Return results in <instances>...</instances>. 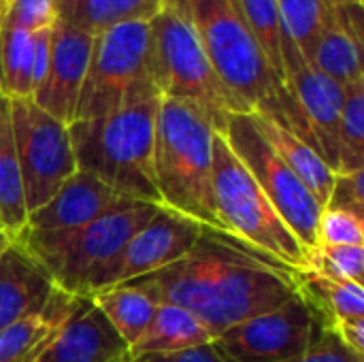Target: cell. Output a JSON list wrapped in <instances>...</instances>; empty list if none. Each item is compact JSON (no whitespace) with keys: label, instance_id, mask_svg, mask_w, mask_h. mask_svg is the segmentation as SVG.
Masks as SVG:
<instances>
[{"label":"cell","instance_id":"obj_10","mask_svg":"<svg viewBox=\"0 0 364 362\" xmlns=\"http://www.w3.org/2000/svg\"><path fill=\"white\" fill-rule=\"evenodd\" d=\"M11 124L30 213L45 205L77 173V160L68 126L41 109L32 98L11 100Z\"/></svg>","mask_w":364,"mask_h":362},{"label":"cell","instance_id":"obj_31","mask_svg":"<svg viewBox=\"0 0 364 362\" xmlns=\"http://www.w3.org/2000/svg\"><path fill=\"white\" fill-rule=\"evenodd\" d=\"M318 245H364V218L324 207L318 220Z\"/></svg>","mask_w":364,"mask_h":362},{"label":"cell","instance_id":"obj_38","mask_svg":"<svg viewBox=\"0 0 364 362\" xmlns=\"http://www.w3.org/2000/svg\"><path fill=\"white\" fill-rule=\"evenodd\" d=\"M11 243H13V239H11L9 235H4V233L0 230V256H2L4 252H6V247H9Z\"/></svg>","mask_w":364,"mask_h":362},{"label":"cell","instance_id":"obj_5","mask_svg":"<svg viewBox=\"0 0 364 362\" xmlns=\"http://www.w3.org/2000/svg\"><path fill=\"white\" fill-rule=\"evenodd\" d=\"M160 209L162 205L149 201H124L79 228L58 233L23 228L15 243L49 273L55 288L73 297H85L90 280L105 269L124 250L130 237Z\"/></svg>","mask_w":364,"mask_h":362},{"label":"cell","instance_id":"obj_30","mask_svg":"<svg viewBox=\"0 0 364 362\" xmlns=\"http://www.w3.org/2000/svg\"><path fill=\"white\" fill-rule=\"evenodd\" d=\"M328 277L363 284L364 245H318L309 254V267Z\"/></svg>","mask_w":364,"mask_h":362},{"label":"cell","instance_id":"obj_36","mask_svg":"<svg viewBox=\"0 0 364 362\" xmlns=\"http://www.w3.org/2000/svg\"><path fill=\"white\" fill-rule=\"evenodd\" d=\"M335 23L358 43L364 41V13L360 2H341L335 6Z\"/></svg>","mask_w":364,"mask_h":362},{"label":"cell","instance_id":"obj_32","mask_svg":"<svg viewBox=\"0 0 364 362\" xmlns=\"http://www.w3.org/2000/svg\"><path fill=\"white\" fill-rule=\"evenodd\" d=\"M0 19L30 34L51 28L58 21L53 0H6Z\"/></svg>","mask_w":364,"mask_h":362},{"label":"cell","instance_id":"obj_26","mask_svg":"<svg viewBox=\"0 0 364 362\" xmlns=\"http://www.w3.org/2000/svg\"><path fill=\"white\" fill-rule=\"evenodd\" d=\"M309 64L341 87L364 81L363 43L333 23L316 43Z\"/></svg>","mask_w":364,"mask_h":362},{"label":"cell","instance_id":"obj_24","mask_svg":"<svg viewBox=\"0 0 364 362\" xmlns=\"http://www.w3.org/2000/svg\"><path fill=\"white\" fill-rule=\"evenodd\" d=\"M0 92L6 98L34 94V36L0 19Z\"/></svg>","mask_w":364,"mask_h":362},{"label":"cell","instance_id":"obj_22","mask_svg":"<svg viewBox=\"0 0 364 362\" xmlns=\"http://www.w3.org/2000/svg\"><path fill=\"white\" fill-rule=\"evenodd\" d=\"M28 207L13 139L11 100L0 92V230L13 241L26 228Z\"/></svg>","mask_w":364,"mask_h":362},{"label":"cell","instance_id":"obj_20","mask_svg":"<svg viewBox=\"0 0 364 362\" xmlns=\"http://www.w3.org/2000/svg\"><path fill=\"white\" fill-rule=\"evenodd\" d=\"M162 4L164 0H53L58 21L92 36L124 23L149 21Z\"/></svg>","mask_w":364,"mask_h":362},{"label":"cell","instance_id":"obj_33","mask_svg":"<svg viewBox=\"0 0 364 362\" xmlns=\"http://www.w3.org/2000/svg\"><path fill=\"white\" fill-rule=\"evenodd\" d=\"M324 207H337L364 218V169L335 173V186Z\"/></svg>","mask_w":364,"mask_h":362},{"label":"cell","instance_id":"obj_6","mask_svg":"<svg viewBox=\"0 0 364 362\" xmlns=\"http://www.w3.org/2000/svg\"><path fill=\"white\" fill-rule=\"evenodd\" d=\"M147 26L149 64L160 96L192 105L224 134L228 117L245 111L215 75L194 30L168 4H162Z\"/></svg>","mask_w":364,"mask_h":362},{"label":"cell","instance_id":"obj_28","mask_svg":"<svg viewBox=\"0 0 364 362\" xmlns=\"http://www.w3.org/2000/svg\"><path fill=\"white\" fill-rule=\"evenodd\" d=\"M239 6L243 11V17L250 26V30L254 32L258 45L262 47L267 60L271 62L273 70L286 83L284 53L296 45L288 38V34L284 30L277 0H239Z\"/></svg>","mask_w":364,"mask_h":362},{"label":"cell","instance_id":"obj_18","mask_svg":"<svg viewBox=\"0 0 364 362\" xmlns=\"http://www.w3.org/2000/svg\"><path fill=\"white\" fill-rule=\"evenodd\" d=\"M79 301L81 297H73L55 288L43 312L0 329V362L38 361L58 329L73 316Z\"/></svg>","mask_w":364,"mask_h":362},{"label":"cell","instance_id":"obj_37","mask_svg":"<svg viewBox=\"0 0 364 362\" xmlns=\"http://www.w3.org/2000/svg\"><path fill=\"white\" fill-rule=\"evenodd\" d=\"M331 331L339 337V341L346 348H350L354 354L364 358V318L335 322V324H331Z\"/></svg>","mask_w":364,"mask_h":362},{"label":"cell","instance_id":"obj_35","mask_svg":"<svg viewBox=\"0 0 364 362\" xmlns=\"http://www.w3.org/2000/svg\"><path fill=\"white\" fill-rule=\"evenodd\" d=\"M128 362H226L224 356L218 352V348L211 344L186 348L177 352H154V354H141L132 356Z\"/></svg>","mask_w":364,"mask_h":362},{"label":"cell","instance_id":"obj_17","mask_svg":"<svg viewBox=\"0 0 364 362\" xmlns=\"http://www.w3.org/2000/svg\"><path fill=\"white\" fill-rule=\"evenodd\" d=\"M53 292L49 273L13 241L0 256V329L43 312Z\"/></svg>","mask_w":364,"mask_h":362},{"label":"cell","instance_id":"obj_1","mask_svg":"<svg viewBox=\"0 0 364 362\" xmlns=\"http://www.w3.org/2000/svg\"><path fill=\"white\" fill-rule=\"evenodd\" d=\"M296 273L222 230L205 228L177 262L130 280L126 286L156 305L188 309L218 337L296 294Z\"/></svg>","mask_w":364,"mask_h":362},{"label":"cell","instance_id":"obj_16","mask_svg":"<svg viewBox=\"0 0 364 362\" xmlns=\"http://www.w3.org/2000/svg\"><path fill=\"white\" fill-rule=\"evenodd\" d=\"M124 201L132 198H124L94 175L77 171L58 188V192L45 205L28 213L26 230L58 233L79 228L105 215Z\"/></svg>","mask_w":364,"mask_h":362},{"label":"cell","instance_id":"obj_3","mask_svg":"<svg viewBox=\"0 0 364 362\" xmlns=\"http://www.w3.org/2000/svg\"><path fill=\"white\" fill-rule=\"evenodd\" d=\"M162 96L68 124L77 171L90 173L124 198L160 203L154 175L156 117Z\"/></svg>","mask_w":364,"mask_h":362},{"label":"cell","instance_id":"obj_25","mask_svg":"<svg viewBox=\"0 0 364 362\" xmlns=\"http://www.w3.org/2000/svg\"><path fill=\"white\" fill-rule=\"evenodd\" d=\"M109 320V324L117 331V335L128 344V348L141 337L147 329L156 303H151L143 292L122 284L107 290H98L87 297Z\"/></svg>","mask_w":364,"mask_h":362},{"label":"cell","instance_id":"obj_7","mask_svg":"<svg viewBox=\"0 0 364 362\" xmlns=\"http://www.w3.org/2000/svg\"><path fill=\"white\" fill-rule=\"evenodd\" d=\"M213 201L222 233L294 269L309 256L222 134L213 137Z\"/></svg>","mask_w":364,"mask_h":362},{"label":"cell","instance_id":"obj_41","mask_svg":"<svg viewBox=\"0 0 364 362\" xmlns=\"http://www.w3.org/2000/svg\"><path fill=\"white\" fill-rule=\"evenodd\" d=\"M2 2H4V0H0V4H2Z\"/></svg>","mask_w":364,"mask_h":362},{"label":"cell","instance_id":"obj_29","mask_svg":"<svg viewBox=\"0 0 364 362\" xmlns=\"http://www.w3.org/2000/svg\"><path fill=\"white\" fill-rule=\"evenodd\" d=\"M343 109L339 119V171L364 169V81L343 87Z\"/></svg>","mask_w":364,"mask_h":362},{"label":"cell","instance_id":"obj_11","mask_svg":"<svg viewBox=\"0 0 364 362\" xmlns=\"http://www.w3.org/2000/svg\"><path fill=\"white\" fill-rule=\"evenodd\" d=\"M324 326V318L296 292L279 307L218 335L213 346L226 362H286L303 356Z\"/></svg>","mask_w":364,"mask_h":362},{"label":"cell","instance_id":"obj_34","mask_svg":"<svg viewBox=\"0 0 364 362\" xmlns=\"http://www.w3.org/2000/svg\"><path fill=\"white\" fill-rule=\"evenodd\" d=\"M286 362H364V358L346 348L339 341V337L331 331V326H324L314 346L303 356Z\"/></svg>","mask_w":364,"mask_h":362},{"label":"cell","instance_id":"obj_2","mask_svg":"<svg viewBox=\"0 0 364 362\" xmlns=\"http://www.w3.org/2000/svg\"><path fill=\"white\" fill-rule=\"evenodd\" d=\"M164 4L194 30L215 75L245 113L264 115L318 149L296 100L250 30L239 0H164Z\"/></svg>","mask_w":364,"mask_h":362},{"label":"cell","instance_id":"obj_19","mask_svg":"<svg viewBox=\"0 0 364 362\" xmlns=\"http://www.w3.org/2000/svg\"><path fill=\"white\" fill-rule=\"evenodd\" d=\"M250 115L258 132L271 145V149L303 181V186L316 196V201L324 209L335 186V171L328 166V162L320 156L318 149H314L309 143H305L301 137H296L292 130L284 128L282 124L264 115H256V113H250Z\"/></svg>","mask_w":364,"mask_h":362},{"label":"cell","instance_id":"obj_23","mask_svg":"<svg viewBox=\"0 0 364 362\" xmlns=\"http://www.w3.org/2000/svg\"><path fill=\"white\" fill-rule=\"evenodd\" d=\"M296 277H299V292L324 318L326 326L341 320L364 318L363 284L341 282L316 269H303L296 273Z\"/></svg>","mask_w":364,"mask_h":362},{"label":"cell","instance_id":"obj_14","mask_svg":"<svg viewBox=\"0 0 364 362\" xmlns=\"http://www.w3.org/2000/svg\"><path fill=\"white\" fill-rule=\"evenodd\" d=\"M286 85L296 100L318 151L328 166L339 171V119L346 90L314 68L299 51L284 60Z\"/></svg>","mask_w":364,"mask_h":362},{"label":"cell","instance_id":"obj_21","mask_svg":"<svg viewBox=\"0 0 364 362\" xmlns=\"http://www.w3.org/2000/svg\"><path fill=\"white\" fill-rule=\"evenodd\" d=\"M213 339L215 337L209 333V329L188 309L177 305H156L147 329L130 346V358L154 352H177L186 348H196L211 344Z\"/></svg>","mask_w":364,"mask_h":362},{"label":"cell","instance_id":"obj_40","mask_svg":"<svg viewBox=\"0 0 364 362\" xmlns=\"http://www.w3.org/2000/svg\"><path fill=\"white\" fill-rule=\"evenodd\" d=\"M4 2H6V0H4ZM4 2H2V4H0V13H2V9H4Z\"/></svg>","mask_w":364,"mask_h":362},{"label":"cell","instance_id":"obj_4","mask_svg":"<svg viewBox=\"0 0 364 362\" xmlns=\"http://www.w3.org/2000/svg\"><path fill=\"white\" fill-rule=\"evenodd\" d=\"M213 130L192 105L162 98L156 117L154 175L160 203L198 224L222 230L213 201Z\"/></svg>","mask_w":364,"mask_h":362},{"label":"cell","instance_id":"obj_9","mask_svg":"<svg viewBox=\"0 0 364 362\" xmlns=\"http://www.w3.org/2000/svg\"><path fill=\"white\" fill-rule=\"evenodd\" d=\"M222 137L309 256L318 247L322 205L271 149L250 113L230 115Z\"/></svg>","mask_w":364,"mask_h":362},{"label":"cell","instance_id":"obj_8","mask_svg":"<svg viewBox=\"0 0 364 362\" xmlns=\"http://www.w3.org/2000/svg\"><path fill=\"white\" fill-rule=\"evenodd\" d=\"M160 96L149 64V26L132 21L94 36L75 119H96Z\"/></svg>","mask_w":364,"mask_h":362},{"label":"cell","instance_id":"obj_39","mask_svg":"<svg viewBox=\"0 0 364 362\" xmlns=\"http://www.w3.org/2000/svg\"><path fill=\"white\" fill-rule=\"evenodd\" d=\"M337 4H341V2H360L363 4V0H335Z\"/></svg>","mask_w":364,"mask_h":362},{"label":"cell","instance_id":"obj_13","mask_svg":"<svg viewBox=\"0 0 364 362\" xmlns=\"http://www.w3.org/2000/svg\"><path fill=\"white\" fill-rule=\"evenodd\" d=\"M92 45L94 36L83 30L70 28L62 21L51 26L47 68L32 100L66 126L75 122Z\"/></svg>","mask_w":364,"mask_h":362},{"label":"cell","instance_id":"obj_42","mask_svg":"<svg viewBox=\"0 0 364 362\" xmlns=\"http://www.w3.org/2000/svg\"><path fill=\"white\" fill-rule=\"evenodd\" d=\"M0 15H2V13H0Z\"/></svg>","mask_w":364,"mask_h":362},{"label":"cell","instance_id":"obj_15","mask_svg":"<svg viewBox=\"0 0 364 362\" xmlns=\"http://www.w3.org/2000/svg\"><path fill=\"white\" fill-rule=\"evenodd\" d=\"M130 348L102 312L81 297L73 316L58 329L36 362H128Z\"/></svg>","mask_w":364,"mask_h":362},{"label":"cell","instance_id":"obj_27","mask_svg":"<svg viewBox=\"0 0 364 362\" xmlns=\"http://www.w3.org/2000/svg\"><path fill=\"white\" fill-rule=\"evenodd\" d=\"M288 38L309 62L320 36L335 23V0H277Z\"/></svg>","mask_w":364,"mask_h":362},{"label":"cell","instance_id":"obj_12","mask_svg":"<svg viewBox=\"0 0 364 362\" xmlns=\"http://www.w3.org/2000/svg\"><path fill=\"white\" fill-rule=\"evenodd\" d=\"M205 228L207 226L183 213L162 207L145 226H141L130 237L124 250L90 280L85 297L98 290L122 286L130 280L149 275L177 262L194 247Z\"/></svg>","mask_w":364,"mask_h":362}]
</instances>
